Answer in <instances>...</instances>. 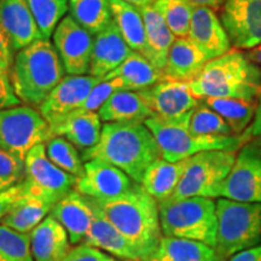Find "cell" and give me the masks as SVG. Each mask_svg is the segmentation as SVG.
I'll return each mask as SVG.
<instances>
[{
  "label": "cell",
  "instance_id": "cell-42",
  "mask_svg": "<svg viewBox=\"0 0 261 261\" xmlns=\"http://www.w3.org/2000/svg\"><path fill=\"white\" fill-rule=\"evenodd\" d=\"M0 177L16 178L22 180L25 178L24 161L0 149Z\"/></svg>",
  "mask_w": 261,
  "mask_h": 261
},
{
  "label": "cell",
  "instance_id": "cell-49",
  "mask_svg": "<svg viewBox=\"0 0 261 261\" xmlns=\"http://www.w3.org/2000/svg\"><path fill=\"white\" fill-rule=\"evenodd\" d=\"M18 181H21V180H19V179H16V178L0 177V191L8 190V189L17 184Z\"/></svg>",
  "mask_w": 261,
  "mask_h": 261
},
{
  "label": "cell",
  "instance_id": "cell-48",
  "mask_svg": "<svg viewBox=\"0 0 261 261\" xmlns=\"http://www.w3.org/2000/svg\"><path fill=\"white\" fill-rule=\"evenodd\" d=\"M246 56L248 57V60L252 61L253 63L261 65V45L254 48H250V51L248 52Z\"/></svg>",
  "mask_w": 261,
  "mask_h": 261
},
{
  "label": "cell",
  "instance_id": "cell-39",
  "mask_svg": "<svg viewBox=\"0 0 261 261\" xmlns=\"http://www.w3.org/2000/svg\"><path fill=\"white\" fill-rule=\"evenodd\" d=\"M121 90H125V83L121 77H113V79L100 81L97 86L93 87L89 98L80 109L89 110V112H98L114 93Z\"/></svg>",
  "mask_w": 261,
  "mask_h": 261
},
{
  "label": "cell",
  "instance_id": "cell-46",
  "mask_svg": "<svg viewBox=\"0 0 261 261\" xmlns=\"http://www.w3.org/2000/svg\"><path fill=\"white\" fill-rule=\"evenodd\" d=\"M260 99L259 104L256 107L255 116H254L252 126L249 127L250 135H252V138L257 140V142H261V93H260Z\"/></svg>",
  "mask_w": 261,
  "mask_h": 261
},
{
  "label": "cell",
  "instance_id": "cell-32",
  "mask_svg": "<svg viewBox=\"0 0 261 261\" xmlns=\"http://www.w3.org/2000/svg\"><path fill=\"white\" fill-rule=\"evenodd\" d=\"M68 5L71 17L93 35L113 22L110 0H69Z\"/></svg>",
  "mask_w": 261,
  "mask_h": 261
},
{
  "label": "cell",
  "instance_id": "cell-25",
  "mask_svg": "<svg viewBox=\"0 0 261 261\" xmlns=\"http://www.w3.org/2000/svg\"><path fill=\"white\" fill-rule=\"evenodd\" d=\"M145 23V52L144 57L154 64L160 71L165 69L167 57L175 35L173 34L165 19L152 5L140 9Z\"/></svg>",
  "mask_w": 261,
  "mask_h": 261
},
{
  "label": "cell",
  "instance_id": "cell-1",
  "mask_svg": "<svg viewBox=\"0 0 261 261\" xmlns=\"http://www.w3.org/2000/svg\"><path fill=\"white\" fill-rule=\"evenodd\" d=\"M87 198L133 244L140 261L148 260L158 249L163 237L159 203L142 184L135 182L115 198Z\"/></svg>",
  "mask_w": 261,
  "mask_h": 261
},
{
  "label": "cell",
  "instance_id": "cell-34",
  "mask_svg": "<svg viewBox=\"0 0 261 261\" xmlns=\"http://www.w3.org/2000/svg\"><path fill=\"white\" fill-rule=\"evenodd\" d=\"M45 149L48 159L57 167L63 169L77 179L85 174V163L74 144H71L64 137L54 136L45 143Z\"/></svg>",
  "mask_w": 261,
  "mask_h": 261
},
{
  "label": "cell",
  "instance_id": "cell-4",
  "mask_svg": "<svg viewBox=\"0 0 261 261\" xmlns=\"http://www.w3.org/2000/svg\"><path fill=\"white\" fill-rule=\"evenodd\" d=\"M65 69L50 39L41 38L22 48L10 70L12 86L22 103L40 107L64 79Z\"/></svg>",
  "mask_w": 261,
  "mask_h": 261
},
{
  "label": "cell",
  "instance_id": "cell-8",
  "mask_svg": "<svg viewBox=\"0 0 261 261\" xmlns=\"http://www.w3.org/2000/svg\"><path fill=\"white\" fill-rule=\"evenodd\" d=\"M234 161V152L221 150L198 152L187 159V167L180 181L168 200H181L195 196L218 197V191L232 169Z\"/></svg>",
  "mask_w": 261,
  "mask_h": 261
},
{
  "label": "cell",
  "instance_id": "cell-2",
  "mask_svg": "<svg viewBox=\"0 0 261 261\" xmlns=\"http://www.w3.org/2000/svg\"><path fill=\"white\" fill-rule=\"evenodd\" d=\"M162 158L154 135L144 122H106L99 142L83 150V161L100 159L116 166L135 182H142L146 168Z\"/></svg>",
  "mask_w": 261,
  "mask_h": 261
},
{
  "label": "cell",
  "instance_id": "cell-9",
  "mask_svg": "<svg viewBox=\"0 0 261 261\" xmlns=\"http://www.w3.org/2000/svg\"><path fill=\"white\" fill-rule=\"evenodd\" d=\"M50 125L40 112L28 106L0 110V149L22 161L35 145L52 138Z\"/></svg>",
  "mask_w": 261,
  "mask_h": 261
},
{
  "label": "cell",
  "instance_id": "cell-11",
  "mask_svg": "<svg viewBox=\"0 0 261 261\" xmlns=\"http://www.w3.org/2000/svg\"><path fill=\"white\" fill-rule=\"evenodd\" d=\"M25 178L33 194L56 204L75 189L77 178L57 167L48 159L45 144L35 145L24 160Z\"/></svg>",
  "mask_w": 261,
  "mask_h": 261
},
{
  "label": "cell",
  "instance_id": "cell-17",
  "mask_svg": "<svg viewBox=\"0 0 261 261\" xmlns=\"http://www.w3.org/2000/svg\"><path fill=\"white\" fill-rule=\"evenodd\" d=\"M0 28L8 35L14 51H21L42 37L27 0L0 2Z\"/></svg>",
  "mask_w": 261,
  "mask_h": 261
},
{
  "label": "cell",
  "instance_id": "cell-12",
  "mask_svg": "<svg viewBox=\"0 0 261 261\" xmlns=\"http://www.w3.org/2000/svg\"><path fill=\"white\" fill-rule=\"evenodd\" d=\"M154 117L167 121L190 119L198 106L189 81L163 77L148 89L139 91Z\"/></svg>",
  "mask_w": 261,
  "mask_h": 261
},
{
  "label": "cell",
  "instance_id": "cell-16",
  "mask_svg": "<svg viewBox=\"0 0 261 261\" xmlns=\"http://www.w3.org/2000/svg\"><path fill=\"white\" fill-rule=\"evenodd\" d=\"M103 77L92 75H69L51 91L39 107V112L47 122L80 109L89 98L91 91Z\"/></svg>",
  "mask_w": 261,
  "mask_h": 261
},
{
  "label": "cell",
  "instance_id": "cell-30",
  "mask_svg": "<svg viewBox=\"0 0 261 261\" xmlns=\"http://www.w3.org/2000/svg\"><path fill=\"white\" fill-rule=\"evenodd\" d=\"M113 77H121L125 83V90L142 91L155 85L165 76L148 58L139 52L132 51L127 60L119 68L108 74L104 80Z\"/></svg>",
  "mask_w": 261,
  "mask_h": 261
},
{
  "label": "cell",
  "instance_id": "cell-40",
  "mask_svg": "<svg viewBox=\"0 0 261 261\" xmlns=\"http://www.w3.org/2000/svg\"><path fill=\"white\" fill-rule=\"evenodd\" d=\"M33 195L34 194H33L31 182L27 178L22 179L8 190L0 191V221L6 214H9L14 208Z\"/></svg>",
  "mask_w": 261,
  "mask_h": 261
},
{
  "label": "cell",
  "instance_id": "cell-35",
  "mask_svg": "<svg viewBox=\"0 0 261 261\" xmlns=\"http://www.w3.org/2000/svg\"><path fill=\"white\" fill-rule=\"evenodd\" d=\"M152 6L177 38H189L194 8L187 0H156Z\"/></svg>",
  "mask_w": 261,
  "mask_h": 261
},
{
  "label": "cell",
  "instance_id": "cell-22",
  "mask_svg": "<svg viewBox=\"0 0 261 261\" xmlns=\"http://www.w3.org/2000/svg\"><path fill=\"white\" fill-rule=\"evenodd\" d=\"M87 201L90 202L94 211V219L83 243L108 252L117 259L140 261L139 254L133 244L94 207L89 198Z\"/></svg>",
  "mask_w": 261,
  "mask_h": 261
},
{
  "label": "cell",
  "instance_id": "cell-21",
  "mask_svg": "<svg viewBox=\"0 0 261 261\" xmlns=\"http://www.w3.org/2000/svg\"><path fill=\"white\" fill-rule=\"evenodd\" d=\"M50 215L65 228L70 243L79 244L86 237L92 225L94 211L86 196L74 189L54 205Z\"/></svg>",
  "mask_w": 261,
  "mask_h": 261
},
{
  "label": "cell",
  "instance_id": "cell-27",
  "mask_svg": "<svg viewBox=\"0 0 261 261\" xmlns=\"http://www.w3.org/2000/svg\"><path fill=\"white\" fill-rule=\"evenodd\" d=\"M187 167V160L169 162L160 158L151 163L143 175L142 187L158 201V203L168 200L174 194L182 173Z\"/></svg>",
  "mask_w": 261,
  "mask_h": 261
},
{
  "label": "cell",
  "instance_id": "cell-38",
  "mask_svg": "<svg viewBox=\"0 0 261 261\" xmlns=\"http://www.w3.org/2000/svg\"><path fill=\"white\" fill-rule=\"evenodd\" d=\"M0 261H35L29 233H21L0 224Z\"/></svg>",
  "mask_w": 261,
  "mask_h": 261
},
{
  "label": "cell",
  "instance_id": "cell-15",
  "mask_svg": "<svg viewBox=\"0 0 261 261\" xmlns=\"http://www.w3.org/2000/svg\"><path fill=\"white\" fill-rule=\"evenodd\" d=\"M133 184L132 179L116 166L93 159L85 162V174L77 179L75 190L87 197L108 200L123 195Z\"/></svg>",
  "mask_w": 261,
  "mask_h": 261
},
{
  "label": "cell",
  "instance_id": "cell-14",
  "mask_svg": "<svg viewBox=\"0 0 261 261\" xmlns=\"http://www.w3.org/2000/svg\"><path fill=\"white\" fill-rule=\"evenodd\" d=\"M221 23L234 47L261 45V0H225Z\"/></svg>",
  "mask_w": 261,
  "mask_h": 261
},
{
  "label": "cell",
  "instance_id": "cell-31",
  "mask_svg": "<svg viewBox=\"0 0 261 261\" xmlns=\"http://www.w3.org/2000/svg\"><path fill=\"white\" fill-rule=\"evenodd\" d=\"M54 203L33 195L6 214L0 224L21 233H31L51 213Z\"/></svg>",
  "mask_w": 261,
  "mask_h": 261
},
{
  "label": "cell",
  "instance_id": "cell-37",
  "mask_svg": "<svg viewBox=\"0 0 261 261\" xmlns=\"http://www.w3.org/2000/svg\"><path fill=\"white\" fill-rule=\"evenodd\" d=\"M189 130L195 136L227 137L233 130L217 112L207 106H200L194 110L189 122Z\"/></svg>",
  "mask_w": 261,
  "mask_h": 261
},
{
  "label": "cell",
  "instance_id": "cell-23",
  "mask_svg": "<svg viewBox=\"0 0 261 261\" xmlns=\"http://www.w3.org/2000/svg\"><path fill=\"white\" fill-rule=\"evenodd\" d=\"M29 236L35 261H62L71 249L68 232L51 215L45 218Z\"/></svg>",
  "mask_w": 261,
  "mask_h": 261
},
{
  "label": "cell",
  "instance_id": "cell-13",
  "mask_svg": "<svg viewBox=\"0 0 261 261\" xmlns=\"http://www.w3.org/2000/svg\"><path fill=\"white\" fill-rule=\"evenodd\" d=\"M52 38L65 73L69 75L90 73L94 45L93 34L68 15L55 29Z\"/></svg>",
  "mask_w": 261,
  "mask_h": 261
},
{
  "label": "cell",
  "instance_id": "cell-26",
  "mask_svg": "<svg viewBox=\"0 0 261 261\" xmlns=\"http://www.w3.org/2000/svg\"><path fill=\"white\" fill-rule=\"evenodd\" d=\"M97 113L103 122H144L154 117L139 91L128 90L114 93Z\"/></svg>",
  "mask_w": 261,
  "mask_h": 261
},
{
  "label": "cell",
  "instance_id": "cell-24",
  "mask_svg": "<svg viewBox=\"0 0 261 261\" xmlns=\"http://www.w3.org/2000/svg\"><path fill=\"white\" fill-rule=\"evenodd\" d=\"M211 60L189 38H178L169 50L163 76L167 79L192 81Z\"/></svg>",
  "mask_w": 261,
  "mask_h": 261
},
{
  "label": "cell",
  "instance_id": "cell-44",
  "mask_svg": "<svg viewBox=\"0 0 261 261\" xmlns=\"http://www.w3.org/2000/svg\"><path fill=\"white\" fill-rule=\"evenodd\" d=\"M14 48L11 46L8 35L0 28V70L10 71L15 61Z\"/></svg>",
  "mask_w": 261,
  "mask_h": 261
},
{
  "label": "cell",
  "instance_id": "cell-3",
  "mask_svg": "<svg viewBox=\"0 0 261 261\" xmlns=\"http://www.w3.org/2000/svg\"><path fill=\"white\" fill-rule=\"evenodd\" d=\"M189 84L197 98H234L254 102L261 93V68L240 51L230 50L208 62L200 75Z\"/></svg>",
  "mask_w": 261,
  "mask_h": 261
},
{
  "label": "cell",
  "instance_id": "cell-5",
  "mask_svg": "<svg viewBox=\"0 0 261 261\" xmlns=\"http://www.w3.org/2000/svg\"><path fill=\"white\" fill-rule=\"evenodd\" d=\"M189 122L190 119L167 121L159 117H150L145 120L144 123L151 130L160 146L162 159L169 162H179L198 152L212 150L236 152L253 139L249 127L242 135L237 136H195L189 130Z\"/></svg>",
  "mask_w": 261,
  "mask_h": 261
},
{
  "label": "cell",
  "instance_id": "cell-51",
  "mask_svg": "<svg viewBox=\"0 0 261 261\" xmlns=\"http://www.w3.org/2000/svg\"><path fill=\"white\" fill-rule=\"evenodd\" d=\"M0 2H2V0H0Z\"/></svg>",
  "mask_w": 261,
  "mask_h": 261
},
{
  "label": "cell",
  "instance_id": "cell-20",
  "mask_svg": "<svg viewBox=\"0 0 261 261\" xmlns=\"http://www.w3.org/2000/svg\"><path fill=\"white\" fill-rule=\"evenodd\" d=\"M132 51L115 23L112 22L94 38L90 75L104 79L108 74L119 68Z\"/></svg>",
  "mask_w": 261,
  "mask_h": 261
},
{
  "label": "cell",
  "instance_id": "cell-33",
  "mask_svg": "<svg viewBox=\"0 0 261 261\" xmlns=\"http://www.w3.org/2000/svg\"><path fill=\"white\" fill-rule=\"evenodd\" d=\"M205 106L217 112L230 125L233 133L242 135L255 116L254 102L234 98H204Z\"/></svg>",
  "mask_w": 261,
  "mask_h": 261
},
{
  "label": "cell",
  "instance_id": "cell-19",
  "mask_svg": "<svg viewBox=\"0 0 261 261\" xmlns=\"http://www.w3.org/2000/svg\"><path fill=\"white\" fill-rule=\"evenodd\" d=\"M52 136L64 137L81 150L92 148L102 135V120L96 112L76 109L48 122Z\"/></svg>",
  "mask_w": 261,
  "mask_h": 261
},
{
  "label": "cell",
  "instance_id": "cell-6",
  "mask_svg": "<svg viewBox=\"0 0 261 261\" xmlns=\"http://www.w3.org/2000/svg\"><path fill=\"white\" fill-rule=\"evenodd\" d=\"M159 210L163 236L217 246L218 215L213 198L195 196L167 200L159 203Z\"/></svg>",
  "mask_w": 261,
  "mask_h": 261
},
{
  "label": "cell",
  "instance_id": "cell-36",
  "mask_svg": "<svg viewBox=\"0 0 261 261\" xmlns=\"http://www.w3.org/2000/svg\"><path fill=\"white\" fill-rule=\"evenodd\" d=\"M42 37L50 39L69 10L67 0H27Z\"/></svg>",
  "mask_w": 261,
  "mask_h": 261
},
{
  "label": "cell",
  "instance_id": "cell-18",
  "mask_svg": "<svg viewBox=\"0 0 261 261\" xmlns=\"http://www.w3.org/2000/svg\"><path fill=\"white\" fill-rule=\"evenodd\" d=\"M189 39L214 60L230 51L231 41L223 23L210 8H195L192 12Z\"/></svg>",
  "mask_w": 261,
  "mask_h": 261
},
{
  "label": "cell",
  "instance_id": "cell-29",
  "mask_svg": "<svg viewBox=\"0 0 261 261\" xmlns=\"http://www.w3.org/2000/svg\"><path fill=\"white\" fill-rule=\"evenodd\" d=\"M113 22L121 33L127 45L133 51L144 56L145 52V23L140 9L123 0H110Z\"/></svg>",
  "mask_w": 261,
  "mask_h": 261
},
{
  "label": "cell",
  "instance_id": "cell-7",
  "mask_svg": "<svg viewBox=\"0 0 261 261\" xmlns=\"http://www.w3.org/2000/svg\"><path fill=\"white\" fill-rule=\"evenodd\" d=\"M217 250L221 261L255 247L261 241V203L221 197L217 201Z\"/></svg>",
  "mask_w": 261,
  "mask_h": 261
},
{
  "label": "cell",
  "instance_id": "cell-47",
  "mask_svg": "<svg viewBox=\"0 0 261 261\" xmlns=\"http://www.w3.org/2000/svg\"><path fill=\"white\" fill-rule=\"evenodd\" d=\"M192 8H210L215 9L219 8L221 4H224L225 0H187Z\"/></svg>",
  "mask_w": 261,
  "mask_h": 261
},
{
  "label": "cell",
  "instance_id": "cell-41",
  "mask_svg": "<svg viewBox=\"0 0 261 261\" xmlns=\"http://www.w3.org/2000/svg\"><path fill=\"white\" fill-rule=\"evenodd\" d=\"M62 261H117L109 254L102 252L100 249L93 248L87 244L81 243L79 246L71 248L69 253Z\"/></svg>",
  "mask_w": 261,
  "mask_h": 261
},
{
  "label": "cell",
  "instance_id": "cell-10",
  "mask_svg": "<svg viewBox=\"0 0 261 261\" xmlns=\"http://www.w3.org/2000/svg\"><path fill=\"white\" fill-rule=\"evenodd\" d=\"M218 197L247 203H261V142H248L240 149Z\"/></svg>",
  "mask_w": 261,
  "mask_h": 261
},
{
  "label": "cell",
  "instance_id": "cell-45",
  "mask_svg": "<svg viewBox=\"0 0 261 261\" xmlns=\"http://www.w3.org/2000/svg\"><path fill=\"white\" fill-rule=\"evenodd\" d=\"M228 261H261V244L234 254Z\"/></svg>",
  "mask_w": 261,
  "mask_h": 261
},
{
  "label": "cell",
  "instance_id": "cell-50",
  "mask_svg": "<svg viewBox=\"0 0 261 261\" xmlns=\"http://www.w3.org/2000/svg\"><path fill=\"white\" fill-rule=\"evenodd\" d=\"M123 2L128 3V4H130V5H135L136 8H138V9H142V8H144V6L152 5L156 0H123Z\"/></svg>",
  "mask_w": 261,
  "mask_h": 261
},
{
  "label": "cell",
  "instance_id": "cell-28",
  "mask_svg": "<svg viewBox=\"0 0 261 261\" xmlns=\"http://www.w3.org/2000/svg\"><path fill=\"white\" fill-rule=\"evenodd\" d=\"M146 261H221L215 248L185 238H161L158 249Z\"/></svg>",
  "mask_w": 261,
  "mask_h": 261
},
{
  "label": "cell",
  "instance_id": "cell-43",
  "mask_svg": "<svg viewBox=\"0 0 261 261\" xmlns=\"http://www.w3.org/2000/svg\"><path fill=\"white\" fill-rule=\"evenodd\" d=\"M21 99L16 94L12 86L10 71L0 70V110L21 106Z\"/></svg>",
  "mask_w": 261,
  "mask_h": 261
}]
</instances>
